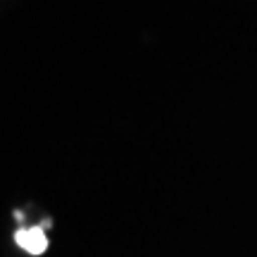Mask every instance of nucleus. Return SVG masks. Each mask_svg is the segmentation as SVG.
<instances>
[{"label":"nucleus","instance_id":"obj_1","mask_svg":"<svg viewBox=\"0 0 257 257\" xmlns=\"http://www.w3.org/2000/svg\"><path fill=\"white\" fill-rule=\"evenodd\" d=\"M15 243L22 250H27L29 255H43L48 250V236L43 226H29V229H17Z\"/></svg>","mask_w":257,"mask_h":257}]
</instances>
